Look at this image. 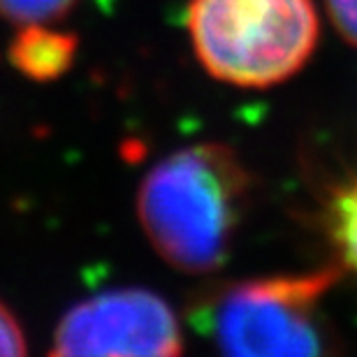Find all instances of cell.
<instances>
[{
  "instance_id": "cell-1",
  "label": "cell",
  "mask_w": 357,
  "mask_h": 357,
  "mask_svg": "<svg viewBox=\"0 0 357 357\" xmlns=\"http://www.w3.org/2000/svg\"><path fill=\"white\" fill-rule=\"evenodd\" d=\"M251 174L218 142L183 146L142 178L137 218L149 244L185 274H209L230 255L244 218Z\"/></svg>"
},
{
  "instance_id": "cell-2",
  "label": "cell",
  "mask_w": 357,
  "mask_h": 357,
  "mask_svg": "<svg viewBox=\"0 0 357 357\" xmlns=\"http://www.w3.org/2000/svg\"><path fill=\"white\" fill-rule=\"evenodd\" d=\"M185 26L204 73L234 89L288 82L320 40L313 0H190Z\"/></svg>"
},
{
  "instance_id": "cell-3",
  "label": "cell",
  "mask_w": 357,
  "mask_h": 357,
  "mask_svg": "<svg viewBox=\"0 0 357 357\" xmlns=\"http://www.w3.org/2000/svg\"><path fill=\"white\" fill-rule=\"evenodd\" d=\"M341 274L323 267L227 285L209 311L220 357H325L320 304Z\"/></svg>"
},
{
  "instance_id": "cell-4",
  "label": "cell",
  "mask_w": 357,
  "mask_h": 357,
  "mask_svg": "<svg viewBox=\"0 0 357 357\" xmlns=\"http://www.w3.org/2000/svg\"><path fill=\"white\" fill-rule=\"evenodd\" d=\"M183 332L165 299L144 288L107 290L75 304L47 357H181Z\"/></svg>"
},
{
  "instance_id": "cell-5",
  "label": "cell",
  "mask_w": 357,
  "mask_h": 357,
  "mask_svg": "<svg viewBox=\"0 0 357 357\" xmlns=\"http://www.w3.org/2000/svg\"><path fill=\"white\" fill-rule=\"evenodd\" d=\"M79 38L45 24H26L7 45V61L31 82H56L75 66Z\"/></svg>"
},
{
  "instance_id": "cell-6",
  "label": "cell",
  "mask_w": 357,
  "mask_h": 357,
  "mask_svg": "<svg viewBox=\"0 0 357 357\" xmlns=\"http://www.w3.org/2000/svg\"><path fill=\"white\" fill-rule=\"evenodd\" d=\"M325 227L341 269L357 278V174L332 190L325 206Z\"/></svg>"
},
{
  "instance_id": "cell-7",
  "label": "cell",
  "mask_w": 357,
  "mask_h": 357,
  "mask_svg": "<svg viewBox=\"0 0 357 357\" xmlns=\"http://www.w3.org/2000/svg\"><path fill=\"white\" fill-rule=\"evenodd\" d=\"M77 0H0V17L12 24H49L73 10Z\"/></svg>"
},
{
  "instance_id": "cell-8",
  "label": "cell",
  "mask_w": 357,
  "mask_h": 357,
  "mask_svg": "<svg viewBox=\"0 0 357 357\" xmlns=\"http://www.w3.org/2000/svg\"><path fill=\"white\" fill-rule=\"evenodd\" d=\"M0 357H28L24 330L3 302H0Z\"/></svg>"
},
{
  "instance_id": "cell-9",
  "label": "cell",
  "mask_w": 357,
  "mask_h": 357,
  "mask_svg": "<svg viewBox=\"0 0 357 357\" xmlns=\"http://www.w3.org/2000/svg\"><path fill=\"white\" fill-rule=\"evenodd\" d=\"M332 26L351 47H357V0H325Z\"/></svg>"
},
{
  "instance_id": "cell-10",
  "label": "cell",
  "mask_w": 357,
  "mask_h": 357,
  "mask_svg": "<svg viewBox=\"0 0 357 357\" xmlns=\"http://www.w3.org/2000/svg\"><path fill=\"white\" fill-rule=\"evenodd\" d=\"M100 3H102V5H107V3H109V0H100Z\"/></svg>"
}]
</instances>
